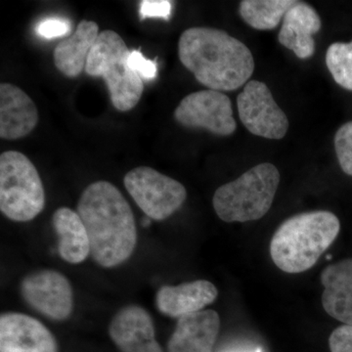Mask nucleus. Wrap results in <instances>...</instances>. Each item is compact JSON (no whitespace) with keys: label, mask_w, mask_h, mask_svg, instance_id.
Wrapping results in <instances>:
<instances>
[{"label":"nucleus","mask_w":352,"mask_h":352,"mask_svg":"<svg viewBox=\"0 0 352 352\" xmlns=\"http://www.w3.org/2000/svg\"><path fill=\"white\" fill-rule=\"evenodd\" d=\"M78 214L87 228L95 263L111 268L131 258L138 243L135 219L115 185L108 182L88 185L78 201Z\"/></svg>","instance_id":"f257e3e1"},{"label":"nucleus","mask_w":352,"mask_h":352,"mask_svg":"<svg viewBox=\"0 0 352 352\" xmlns=\"http://www.w3.org/2000/svg\"><path fill=\"white\" fill-rule=\"evenodd\" d=\"M183 66L208 89L233 91L251 78L254 60L242 41L214 28H190L178 41Z\"/></svg>","instance_id":"f03ea898"},{"label":"nucleus","mask_w":352,"mask_h":352,"mask_svg":"<svg viewBox=\"0 0 352 352\" xmlns=\"http://www.w3.org/2000/svg\"><path fill=\"white\" fill-rule=\"evenodd\" d=\"M340 222L328 210H314L285 220L273 235L270 256L279 270L289 274L314 267L339 235Z\"/></svg>","instance_id":"7ed1b4c3"},{"label":"nucleus","mask_w":352,"mask_h":352,"mask_svg":"<svg viewBox=\"0 0 352 352\" xmlns=\"http://www.w3.org/2000/svg\"><path fill=\"white\" fill-rule=\"evenodd\" d=\"M279 183V170L274 164H259L215 191V212L228 223L263 219L270 212Z\"/></svg>","instance_id":"20e7f679"},{"label":"nucleus","mask_w":352,"mask_h":352,"mask_svg":"<svg viewBox=\"0 0 352 352\" xmlns=\"http://www.w3.org/2000/svg\"><path fill=\"white\" fill-rule=\"evenodd\" d=\"M131 51L117 32L106 30L88 55L85 72L92 78H102L107 85L113 107L129 112L138 106L144 82L129 66Z\"/></svg>","instance_id":"39448f33"},{"label":"nucleus","mask_w":352,"mask_h":352,"mask_svg":"<svg viewBox=\"0 0 352 352\" xmlns=\"http://www.w3.org/2000/svg\"><path fill=\"white\" fill-rule=\"evenodd\" d=\"M45 206L41 175L23 153L0 155V210L7 219L28 222L36 219Z\"/></svg>","instance_id":"423d86ee"},{"label":"nucleus","mask_w":352,"mask_h":352,"mask_svg":"<svg viewBox=\"0 0 352 352\" xmlns=\"http://www.w3.org/2000/svg\"><path fill=\"white\" fill-rule=\"evenodd\" d=\"M124 187L149 219L164 220L182 208L187 191L182 183L149 166H138L124 177Z\"/></svg>","instance_id":"0eeeda50"},{"label":"nucleus","mask_w":352,"mask_h":352,"mask_svg":"<svg viewBox=\"0 0 352 352\" xmlns=\"http://www.w3.org/2000/svg\"><path fill=\"white\" fill-rule=\"evenodd\" d=\"M175 119L183 126L204 129L220 136L231 135L237 129L230 98L217 90L185 96L175 109Z\"/></svg>","instance_id":"6e6552de"},{"label":"nucleus","mask_w":352,"mask_h":352,"mask_svg":"<svg viewBox=\"0 0 352 352\" xmlns=\"http://www.w3.org/2000/svg\"><path fill=\"white\" fill-rule=\"evenodd\" d=\"M237 107L241 122L254 135L279 140L288 132V118L264 82H248L238 96Z\"/></svg>","instance_id":"1a4fd4ad"},{"label":"nucleus","mask_w":352,"mask_h":352,"mask_svg":"<svg viewBox=\"0 0 352 352\" xmlns=\"http://www.w3.org/2000/svg\"><path fill=\"white\" fill-rule=\"evenodd\" d=\"M20 292L29 307L51 320H66L73 312V288L67 277L56 270L30 273L21 282Z\"/></svg>","instance_id":"9d476101"},{"label":"nucleus","mask_w":352,"mask_h":352,"mask_svg":"<svg viewBox=\"0 0 352 352\" xmlns=\"http://www.w3.org/2000/svg\"><path fill=\"white\" fill-rule=\"evenodd\" d=\"M0 352H59L56 339L34 317L6 312L0 317Z\"/></svg>","instance_id":"9b49d317"},{"label":"nucleus","mask_w":352,"mask_h":352,"mask_svg":"<svg viewBox=\"0 0 352 352\" xmlns=\"http://www.w3.org/2000/svg\"><path fill=\"white\" fill-rule=\"evenodd\" d=\"M109 335L122 352H164L155 338L151 315L139 305L119 310L109 326Z\"/></svg>","instance_id":"f8f14e48"},{"label":"nucleus","mask_w":352,"mask_h":352,"mask_svg":"<svg viewBox=\"0 0 352 352\" xmlns=\"http://www.w3.org/2000/svg\"><path fill=\"white\" fill-rule=\"evenodd\" d=\"M38 122L36 104L24 90L12 83L0 85V138L17 140L25 138Z\"/></svg>","instance_id":"ddd939ff"},{"label":"nucleus","mask_w":352,"mask_h":352,"mask_svg":"<svg viewBox=\"0 0 352 352\" xmlns=\"http://www.w3.org/2000/svg\"><path fill=\"white\" fill-rule=\"evenodd\" d=\"M220 329V317L207 309L178 319L168 344V352H214Z\"/></svg>","instance_id":"4468645a"},{"label":"nucleus","mask_w":352,"mask_h":352,"mask_svg":"<svg viewBox=\"0 0 352 352\" xmlns=\"http://www.w3.org/2000/svg\"><path fill=\"white\" fill-rule=\"evenodd\" d=\"M219 291L212 282L196 280L177 286H163L156 296L157 309L171 318L201 311L217 300Z\"/></svg>","instance_id":"2eb2a0df"},{"label":"nucleus","mask_w":352,"mask_h":352,"mask_svg":"<svg viewBox=\"0 0 352 352\" xmlns=\"http://www.w3.org/2000/svg\"><path fill=\"white\" fill-rule=\"evenodd\" d=\"M321 25L320 17L315 9L298 2L284 16L278 41L284 47L293 51L296 57L308 59L314 56V34L320 31Z\"/></svg>","instance_id":"dca6fc26"},{"label":"nucleus","mask_w":352,"mask_h":352,"mask_svg":"<svg viewBox=\"0 0 352 352\" xmlns=\"http://www.w3.org/2000/svg\"><path fill=\"white\" fill-rule=\"evenodd\" d=\"M322 305L336 320L352 326V258L330 264L321 273Z\"/></svg>","instance_id":"f3484780"},{"label":"nucleus","mask_w":352,"mask_h":352,"mask_svg":"<svg viewBox=\"0 0 352 352\" xmlns=\"http://www.w3.org/2000/svg\"><path fill=\"white\" fill-rule=\"evenodd\" d=\"M99 34L96 22L82 20L75 32L59 43L53 51V61L58 71L67 78H78L85 71L88 55Z\"/></svg>","instance_id":"a211bd4d"},{"label":"nucleus","mask_w":352,"mask_h":352,"mask_svg":"<svg viewBox=\"0 0 352 352\" xmlns=\"http://www.w3.org/2000/svg\"><path fill=\"white\" fill-rule=\"evenodd\" d=\"M52 226L58 236V252L71 264L82 263L90 254L89 237L78 212L60 208L52 217Z\"/></svg>","instance_id":"6ab92c4d"},{"label":"nucleus","mask_w":352,"mask_h":352,"mask_svg":"<svg viewBox=\"0 0 352 352\" xmlns=\"http://www.w3.org/2000/svg\"><path fill=\"white\" fill-rule=\"evenodd\" d=\"M298 1L294 0H243L239 13L254 29L270 31L276 29L289 9Z\"/></svg>","instance_id":"aec40b11"},{"label":"nucleus","mask_w":352,"mask_h":352,"mask_svg":"<svg viewBox=\"0 0 352 352\" xmlns=\"http://www.w3.org/2000/svg\"><path fill=\"white\" fill-rule=\"evenodd\" d=\"M326 65L335 82L352 91V41L331 44L326 53Z\"/></svg>","instance_id":"412c9836"},{"label":"nucleus","mask_w":352,"mask_h":352,"mask_svg":"<svg viewBox=\"0 0 352 352\" xmlns=\"http://www.w3.org/2000/svg\"><path fill=\"white\" fill-rule=\"evenodd\" d=\"M335 150L342 171L352 176V122L340 126L336 133Z\"/></svg>","instance_id":"4be33fe9"},{"label":"nucleus","mask_w":352,"mask_h":352,"mask_svg":"<svg viewBox=\"0 0 352 352\" xmlns=\"http://www.w3.org/2000/svg\"><path fill=\"white\" fill-rule=\"evenodd\" d=\"M71 31L68 21L60 18H50L41 21L36 27V34L44 38H55L66 36Z\"/></svg>","instance_id":"5701e85b"},{"label":"nucleus","mask_w":352,"mask_h":352,"mask_svg":"<svg viewBox=\"0 0 352 352\" xmlns=\"http://www.w3.org/2000/svg\"><path fill=\"white\" fill-rule=\"evenodd\" d=\"M171 2L166 0H143L139 7V16L141 20L147 18H163L170 19Z\"/></svg>","instance_id":"b1692460"},{"label":"nucleus","mask_w":352,"mask_h":352,"mask_svg":"<svg viewBox=\"0 0 352 352\" xmlns=\"http://www.w3.org/2000/svg\"><path fill=\"white\" fill-rule=\"evenodd\" d=\"M129 62L131 69L142 80L144 78V80H152L156 78L157 72L156 62L148 60L147 58L143 56L140 51H131Z\"/></svg>","instance_id":"393cba45"},{"label":"nucleus","mask_w":352,"mask_h":352,"mask_svg":"<svg viewBox=\"0 0 352 352\" xmlns=\"http://www.w3.org/2000/svg\"><path fill=\"white\" fill-rule=\"evenodd\" d=\"M331 352H352V326H340L329 338Z\"/></svg>","instance_id":"a878e982"},{"label":"nucleus","mask_w":352,"mask_h":352,"mask_svg":"<svg viewBox=\"0 0 352 352\" xmlns=\"http://www.w3.org/2000/svg\"><path fill=\"white\" fill-rule=\"evenodd\" d=\"M254 352H263L261 349H258V351H254Z\"/></svg>","instance_id":"bb28decb"}]
</instances>
